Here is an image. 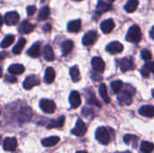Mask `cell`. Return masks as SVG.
Masks as SVG:
<instances>
[{
  "mask_svg": "<svg viewBox=\"0 0 154 153\" xmlns=\"http://www.w3.org/2000/svg\"><path fill=\"white\" fill-rule=\"evenodd\" d=\"M34 24L29 23L28 21H23L18 27V32L22 34H28L34 30Z\"/></svg>",
  "mask_w": 154,
  "mask_h": 153,
  "instance_id": "cell-14",
  "label": "cell"
},
{
  "mask_svg": "<svg viewBox=\"0 0 154 153\" xmlns=\"http://www.w3.org/2000/svg\"><path fill=\"white\" fill-rule=\"evenodd\" d=\"M86 132H87V126H86L85 123H84L82 120L79 119V120L77 121L76 126H75L74 129L71 131V133L74 134V135H76V136L82 137V136L85 135Z\"/></svg>",
  "mask_w": 154,
  "mask_h": 153,
  "instance_id": "cell-7",
  "label": "cell"
},
{
  "mask_svg": "<svg viewBox=\"0 0 154 153\" xmlns=\"http://www.w3.org/2000/svg\"><path fill=\"white\" fill-rule=\"evenodd\" d=\"M50 15V8L48 6H43L41 8L39 14H38V20L39 21H44L46 20Z\"/></svg>",
  "mask_w": 154,
  "mask_h": 153,
  "instance_id": "cell-31",
  "label": "cell"
},
{
  "mask_svg": "<svg viewBox=\"0 0 154 153\" xmlns=\"http://www.w3.org/2000/svg\"><path fill=\"white\" fill-rule=\"evenodd\" d=\"M124 142L126 144H133L134 147H135V145L138 142V137L133 134H126L124 137Z\"/></svg>",
  "mask_w": 154,
  "mask_h": 153,
  "instance_id": "cell-34",
  "label": "cell"
},
{
  "mask_svg": "<svg viewBox=\"0 0 154 153\" xmlns=\"http://www.w3.org/2000/svg\"><path fill=\"white\" fill-rule=\"evenodd\" d=\"M97 39V32L96 31L88 32L82 38V43L84 46H90L96 42Z\"/></svg>",
  "mask_w": 154,
  "mask_h": 153,
  "instance_id": "cell-5",
  "label": "cell"
},
{
  "mask_svg": "<svg viewBox=\"0 0 154 153\" xmlns=\"http://www.w3.org/2000/svg\"><path fill=\"white\" fill-rule=\"evenodd\" d=\"M96 138L100 143L104 145H106L110 142V135L106 127H99L97 129Z\"/></svg>",
  "mask_w": 154,
  "mask_h": 153,
  "instance_id": "cell-2",
  "label": "cell"
},
{
  "mask_svg": "<svg viewBox=\"0 0 154 153\" xmlns=\"http://www.w3.org/2000/svg\"><path fill=\"white\" fill-rule=\"evenodd\" d=\"M42 1H44V0H42Z\"/></svg>",
  "mask_w": 154,
  "mask_h": 153,
  "instance_id": "cell-49",
  "label": "cell"
},
{
  "mask_svg": "<svg viewBox=\"0 0 154 153\" xmlns=\"http://www.w3.org/2000/svg\"><path fill=\"white\" fill-rule=\"evenodd\" d=\"M43 57L47 61H52L55 58L52 48L50 45H45L43 48Z\"/></svg>",
  "mask_w": 154,
  "mask_h": 153,
  "instance_id": "cell-24",
  "label": "cell"
},
{
  "mask_svg": "<svg viewBox=\"0 0 154 153\" xmlns=\"http://www.w3.org/2000/svg\"><path fill=\"white\" fill-rule=\"evenodd\" d=\"M14 41V36L10 34V35H7L4 38V40L2 41L1 42V47L3 49H5L7 47H9L11 44H13V42Z\"/></svg>",
  "mask_w": 154,
  "mask_h": 153,
  "instance_id": "cell-36",
  "label": "cell"
},
{
  "mask_svg": "<svg viewBox=\"0 0 154 153\" xmlns=\"http://www.w3.org/2000/svg\"><path fill=\"white\" fill-rule=\"evenodd\" d=\"M69 104L72 108H78L81 104L80 95L78 91H72L69 95Z\"/></svg>",
  "mask_w": 154,
  "mask_h": 153,
  "instance_id": "cell-15",
  "label": "cell"
},
{
  "mask_svg": "<svg viewBox=\"0 0 154 153\" xmlns=\"http://www.w3.org/2000/svg\"><path fill=\"white\" fill-rule=\"evenodd\" d=\"M141 57H142V59H143V60L149 61V60L152 59V53H151V51H150L149 50L144 49V50H143L142 52H141Z\"/></svg>",
  "mask_w": 154,
  "mask_h": 153,
  "instance_id": "cell-37",
  "label": "cell"
},
{
  "mask_svg": "<svg viewBox=\"0 0 154 153\" xmlns=\"http://www.w3.org/2000/svg\"><path fill=\"white\" fill-rule=\"evenodd\" d=\"M142 40V32L138 25L134 24L130 27L126 34V41L132 43H139Z\"/></svg>",
  "mask_w": 154,
  "mask_h": 153,
  "instance_id": "cell-1",
  "label": "cell"
},
{
  "mask_svg": "<svg viewBox=\"0 0 154 153\" xmlns=\"http://www.w3.org/2000/svg\"><path fill=\"white\" fill-rule=\"evenodd\" d=\"M81 29V21L80 19L70 21L68 23V31L69 32H78Z\"/></svg>",
  "mask_w": 154,
  "mask_h": 153,
  "instance_id": "cell-20",
  "label": "cell"
},
{
  "mask_svg": "<svg viewBox=\"0 0 154 153\" xmlns=\"http://www.w3.org/2000/svg\"><path fill=\"white\" fill-rule=\"evenodd\" d=\"M74 1H81V0H74Z\"/></svg>",
  "mask_w": 154,
  "mask_h": 153,
  "instance_id": "cell-48",
  "label": "cell"
},
{
  "mask_svg": "<svg viewBox=\"0 0 154 153\" xmlns=\"http://www.w3.org/2000/svg\"><path fill=\"white\" fill-rule=\"evenodd\" d=\"M44 31H46V32H48V31H50L51 29V25L50 24V23H46L44 26H43V28H42Z\"/></svg>",
  "mask_w": 154,
  "mask_h": 153,
  "instance_id": "cell-42",
  "label": "cell"
},
{
  "mask_svg": "<svg viewBox=\"0 0 154 153\" xmlns=\"http://www.w3.org/2000/svg\"><path fill=\"white\" fill-rule=\"evenodd\" d=\"M139 5V0H128L125 5V9L127 13H134Z\"/></svg>",
  "mask_w": 154,
  "mask_h": 153,
  "instance_id": "cell-27",
  "label": "cell"
},
{
  "mask_svg": "<svg viewBox=\"0 0 154 153\" xmlns=\"http://www.w3.org/2000/svg\"><path fill=\"white\" fill-rule=\"evenodd\" d=\"M119 66H120V69L123 72L128 71V70H132L134 69V61L131 58H124L120 60L119 62Z\"/></svg>",
  "mask_w": 154,
  "mask_h": 153,
  "instance_id": "cell-12",
  "label": "cell"
},
{
  "mask_svg": "<svg viewBox=\"0 0 154 153\" xmlns=\"http://www.w3.org/2000/svg\"><path fill=\"white\" fill-rule=\"evenodd\" d=\"M86 99L88 101V104L90 105H94L97 107H101V104L99 103V101L97 100V98L96 97L95 94L93 92H91L90 90H88L87 91V95H86Z\"/></svg>",
  "mask_w": 154,
  "mask_h": 153,
  "instance_id": "cell-22",
  "label": "cell"
},
{
  "mask_svg": "<svg viewBox=\"0 0 154 153\" xmlns=\"http://www.w3.org/2000/svg\"><path fill=\"white\" fill-rule=\"evenodd\" d=\"M154 150V144L150 142H143L141 144V151L143 153H152Z\"/></svg>",
  "mask_w": 154,
  "mask_h": 153,
  "instance_id": "cell-33",
  "label": "cell"
},
{
  "mask_svg": "<svg viewBox=\"0 0 154 153\" xmlns=\"http://www.w3.org/2000/svg\"><path fill=\"white\" fill-rule=\"evenodd\" d=\"M115 26H116L115 22L112 19H107V20H105L101 23L100 28L104 33H109L114 30Z\"/></svg>",
  "mask_w": 154,
  "mask_h": 153,
  "instance_id": "cell-16",
  "label": "cell"
},
{
  "mask_svg": "<svg viewBox=\"0 0 154 153\" xmlns=\"http://www.w3.org/2000/svg\"><path fill=\"white\" fill-rule=\"evenodd\" d=\"M24 71V67L22 64H13L8 68V72L12 75H20Z\"/></svg>",
  "mask_w": 154,
  "mask_h": 153,
  "instance_id": "cell-25",
  "label": "cell"
},
{
  "mask_svg": "<svg viewBox=\"0 0 154 153\" xmlns=\"http://www.w3.org/2000/svg\"><path fill=\"white\" fill-rule=\"evenodd\" d=\"M111 5L103 1V0H98L97 5V12L98 14H103L111 9Z\"/></svg>",
  "mask_w": 154,
  "mask_h": 153,
  "instance_id": "cell-21",
  "label": "cell"
},
{
  "mask_svg": "<svg viewBox=\"0 0 154 153\" xmlns=\"http://www.w3.org/2000/svg\"><path fill=\"white\" fill-rule=\"evenodd\" d=\"M69 75L74 82H78L80 78V74H79V69L78 66H73L69 69Z\"/></svg>",
  "mask_w": 154,
  "mask_h": 153,
  "instance_id": "cell-32",
  "label": "cell"
},
{
  "mask_svg": "<svg viewBox=\"0 0 154 153\" xmlns=\"http://www.w3.org/2000/svg\"><path fill=\"white\" fill-rule=\"evenodd\" d=\"M91 65L93 69L97 73H102L105 70V62L100 57H94L91 60Z\"/></svg>",
  "mask_w": 154,
  "mask_h": 153,
  "instance_id": "cell-9",
  "label": "cell"
},
{
  "mask_svg": "<svg viewBox=\"0 0 154 153\" xmlns=\"http://www.w3.org/2000/svg\"><path fill=\"white\" fill-rule=\"evenodd\" d=\"M32 109L30 107H23L20 110L18 119L20 123H26L32 119Z\"/></svg>",
  "mask_w": 154,
  "mask_h": 153,
  "instance_id": "cell-10",
  "label": "cell"
},
{
  "mask_svg": "<svg viewBox=\"0 0 154 153\" xmlns=\"http://www.w3.org/2000/svg\"><path fill=\"white\" fill-rule=\"evenodd\" d=\"M26 11H27V14L28 15H32L36 12V7L34 5H30V6H28L26 8Z\"/></svg>",
  "mask_w": 154,
  "mask_h": 153,
  "instance_id": "cell-39",
  "label": "cell"
},
{
  "mask_svg": "<svg viewBox=\"0 0 154 153\" xmlns=\"http://www.w3.org/2000/svg\"><path fill=\"white\" fill-rule=\"evenodd\" d=\"M99 94L101 96V97L103 98L104 102L106 104H108L110 102V97L108 96V93H107V88H106V84L102 83L99 87Z\"/></svg>",
  "mask_w": 154,
  "mask_h": 153,
  "instance_id": "cell-29",
  "label": "cell"
},
{
  "mask_svg": "<svg viewBox=\"0 0 154 153\" xmlns=\"http://www.w3.org/2000/svg\"><path fill=\"white\" fill-rule=\"evenodd\" d=\"M73 46H74V43H73V41H70V40H68V41H63L62 44H61V51H62V53H63L64 55L69 54V53L72 50Z\"/></svg>",
  "mask_w": 154,
  "mask_h": 153,
  "instance_id": "cell-28",
  "label": "cell"
},
{
  "mask_svg": "<svg viewBox=\"0 0 154 153\" xmlns=\"http://www.w3.org/2000/svg\"><path fill=\"white\" fill-rule=\"evenodd\" d=\"M117 99L121 106H130L133 102L132 94L127 90H124L123 92H120Z\"/></svg>",
  "mask_w": 154,
  "mask_h": 153,
  "instance_id": "cell-4",
  "label": "cell"
},
{
  "mask_svg": "<svg viewBox=\"0 0 154 153\" xmlns=\"http://www.w3.org/2000/svg\"><path fill=\"white\" fill-rule=\"evenodd\" d=\"M40 83H41L40 78L37 76L32 75V76H29V77H27L25 78V80L23 81V86L24 89L29 90V89H32L33 87L40 85Z\"/></svg>",
  "mask_w": 154,
  "mask_h": 153,
  "instance_id": "cell-6",
  "label": "cell"
},
{
  "mask_svg": "<svg viewBox=\"0 0 154 153\" xmlns=\"http://www.w3.org/2000/svg\"><path fill=\"white\" fill-rule=\"evenodd\" d=\"M108 2H110V3H113V2H115L116 0H107Z\"/></svg>",
  "mask_w": 154,
  "mask_h": 153,
  "instance_id": "cell-45",
  "label": "cell"
},
{
  "mask_svg": "<svg viewBox=\"0 0 154 153\" xmlns=\"http://www.w3.org/2000/svg\"><path fill=\"white\" fill-rule=\"evenodd\" d=\"M145 66L148 68V69H149L152 73H153L154 74V61H148V62L146 63Z\"/></svg>",
  "mask_w": 154,
  "mask_h": 153,
  "instance_id": "cell-40",
  "label": "cell"
},
{
  "mask_svg": "<svg viewBox=\"0 0 154 153\" xmlns=\"http://www.w3.org/2000/svg\"><path fill=\"white\" fill-rule=\"evenodd\" d=\"M150 70L148 69V68L146 66H144L142 69H141V73H142V76L144 77V78H149L150 76Z\"/></svg>",
  "mask_w": 154,
  "mask_h": 153,
  "instance_id": "cell-38",
  "label": "cell"
},
{
  "mask_svg": "<svg viewBox=\"0 0 154 153\" xmlns=\"http://www.w3.org/2000/svg\"><path fill=\"white\" fill-rule=\"evenodd\" d=\"M25 44H26V40L24 38H21L18 41V42L15 44V46L13 48V52L14 54H20L22 52V50H23Z\"/></svg>",
  "mask_w": 154,
  "mask_h": 153,
  "instance_id": "cell-30",
  "label": "cell"
},
{
  "mask_svg": "<svg viewBox=\"0 0 154 153\" xmlns=\"http://www.w3.org/2000/svg\"><path fill=\"white\" fill-rule=\"evenodd\" d=\"M76 153H88L86 151H77Z\"/></svg>",
  "mask_w": 154,
  "mask_h": 153,
  "instance_id": "cell-44",
  "label": "cell"
},
{
  "mask_svg": "<svg viewBox=\"0 0 154 153\" xmlns=\"http://www.w3.org/2000/svg\"><path fill=\"white\" fill-rule=\"evenodd\" d=\"M123 153H130L129 151H125V152H123Z\"/></svg>",
  "mask_w": 154,
  "mask_h": 153,
  "instance_id": "cell-47",
  "label": "cell"
},
{
  "mask_svg": "<svg viewBox=\"0 0 154 153\" xmlns=\"http://www.w3.org/2000/svg\"><path fill=\"white\" fill-rule=\"evenodd\" d=\"M27 54L32 58H38L41 55V42L37 41L27 50Z\"/></svg>",
  "mask_w": 154,
  "mask_h": 153,
  "instance_id": "cell-17",
  "label": "cell"
},
{
  "mask_svg": "<svg viewBox=\"0 0 154 153\" xmlns=\"http://www.w3.org/2000/svg\"><path fill=\"white\" fill-rule=\"evenodd\" d=\"M140 115L145 117H153L154 106H143L139 109Z\"/></svg>",
  "mask_w": 154,
  "mask_h": 153,
  "instance_id": "cell-18",
  "label": "cell"
},
{
  "mask_svg": "<svg viewBox=\"0 0 154 153\" xmlns=\"http://www.w3.org/2000/svg\"><path fill=\"white\" fill-rule=\"evenodd\" d=\"M150 36L154 40V26L152 28V30H151V32H150Z\"/></svg>",
  "mask_w": 154,
  "mask_h": 153,
  "instance_id": "cell-43",
  "label": "cell"
},
{
  "mask_svg": "<svg viewBox=\"0 0 154 153\" xmlns=\"http://www.w3.org/2000/svg\"><path fill=\"white\" fill-rule=\"evenodd\" d=\"M65 123V117L64 116H60L58 119L56 120H52L49 123V124L47 125L48 129H52V128H60L63 126Z\"/></svg>",
  "mask_w": 154,
  "mask_h": 153,
  "instance_id": "cell-23",
  "label": "cell"
},
{
  "mask_svg": "<svg viewBox=\"0 0 154 153\" xmlns=\"http://www.w3.org/2000/svg\"><path fill=\"white\" fill-rule=\"evenodd\" d=\"M124 50V46L119 41H112L106 46V50L111 54H116L122 52Z\"/></svg>",
  "mask_w": 154,
  "mask_h": 153,
  "instance_id": "cell-13",
  "label": "cell"
},
{
  "mask_svg": "<svg viewBox=\"0 0 154 153\" xmlns=\"http://www.w3.org/2000/svg\"><path fill=\"white\" fill-rule=\"evenodd\" d=\"M56 77L55 70L52 68H47L45 70V76H44V80L47 84H51L54 81Z\"/></svg>",
  "mask_w": 154,
  "mask_h": 153,
  "instance_id": "cell-26",
  "label": "cell"
},
{
  "mask_svg": "<svg viewBox=\"0 0 154 153\" xmlns=\"http://www.w3.org/2000/svg\"><path fill=\"white\" fill-rule=\"evenodd\" d=\"M123 82L121 80H115L111 83V88H112V91L115 93V94H118L120 93V91L122 90L123 88Z\"/></svg>",
  "mask_w": 154,
  "mask_h": 153,
  "instance_id": "cell-35",
  "label": "cell"
},
{
  "mask_svg": "<svg viewBox=\"0 0 154 153\" xmlns=\"http://www.w3.org/2000/svg\"><path fill=\"white\" fill-rule=\"evenodd\" d=\"M59 142H60V137H58V136H51V137H48V138L43 139L42 141V146L49 148V147L55 146Z\"/></svg>",
  "mask_w": 154,
  "mask_h": 153,
  "instance_id": "cell-19",
  "label": "cell"
},
{
  "mask_svg": "<svg viewBox=\"0 0 154 153\" xmlns=\"http://www.w3.org/2000/svg\"><path fill=\"white\" fill-rule=\"evenodd\" d=\"M17 147V140L14 137H7L3 142V148L7 151H14Z\"/></svg>",
  "mask_w": 154,
  "mask_h": 153,
  "instance_id": "cell-11",
  "label": "cell"
},
{
  "mask_svg": "<svg viewBox=\"0 0 154 153\" xmlns=\"http://www.w3.org/2000/svg\"><path fill=\"white\" fill-rule=\"evenodd\" d=\"M5 81L7 82H10V83H15L17 81L16 78L14 77V76H6L5 77Z\"/></svg>",
  "mask_w": 154,
  "mask_h": 153,
  "instance_id": "cell-41",
  "label": "cell"
},
{
  "mask_svg": "<svg viewBox=\"0 0 154 153\" xmlns=\"http://www.w3.org/2000/svg\"><path fill=\"white\" fill-rule=\"evenodd\" d=\"M41 109L46 114H52L56 110V105L50 99H42L40 102Z\"/></svg>",
  "mask_w": 154,
  "mask_h": 153,
  "instance_id": "cell-3",
  "label": "cell"
},
{
  "mask_svg": "<svg viewBox=\"0 0 154 153\" xmlns=\"http://www.w3.org/2000/svg\"><path fill=\"white\" fill-rule=\"evenodd\" d=\"M152 96H153V97H154V89H153V90H152Z\"/></svg>",
  "mask_w": 154,
  "mask_h": 153,
  "instance_id": "cell-46",
  "label": "cell"
},
{
  "mask_svg": "<svg viewBox=\"0 0 154 153\" xmlns=\"http://www.w3.org/2000/svg\"><path fill=\"white\" fill-rule=\"evenodd\" d=\"M19 14L16 12H7L4 16V22L7 25H14L19 21Z\"/></svg>",
  "mask_w": 154,
  "mask_h": 153,
  "instance_id": "cell-8",
  "label": "cell"
}]
</instances>
